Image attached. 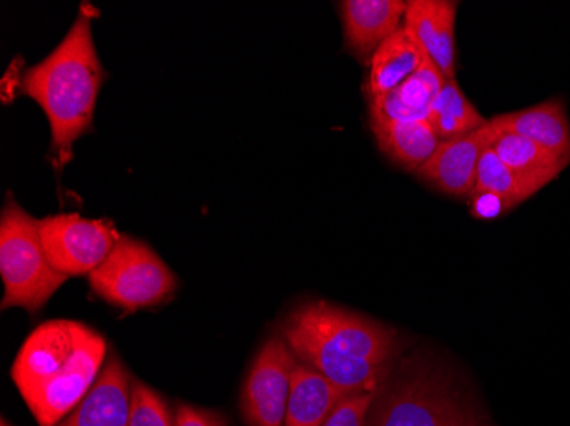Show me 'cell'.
Segmentation results:
<instances>
[{
	"instance_id": "6da1fadb",
	"label": "cell",
	"mask_w": 570,
	"mask_h": 426,
	"mask_svg": "<svg viewBox=\"0 0 570 426\" xmlns=\"http://www.w3.org/2000/svg\"><path fill=\"white\" fill-rule=\"evenodd\" d=\"M282 339L297 361L347 394L376 393L403 350L395 329L325 300L294 309L282 326Z\"/></svg>"
},
{
	"instance_id": "7a4b0ae2",
	"label": "cell",
	"mask_w": 570,
	"mask_h": 426,
	"mask_svg": "<svg viewBox=\"0 0 570 426\" xmlns=\"http://www.w3.org/2000/svg\"><path fill=\"white\" fill-rule=\"evenodd\" d=\"M107 339L69 319L43 323L22 343L11 367L40 426H57L85 399L107 364Z\"/></svg>"
},
{
	"instance_id": "3957f363",
	"label": "cell",
	"mask_w": 570,
	"mask_h": 426,
	"mask_svg": "<svg viewBox=\"0 0 570 426\" xmlns=\"http://www.w3.org/2000/svg\"><path fill=\"white\" fill-rule=\"evenodd\" d=\"M95 8L85 4L62 43L30 69L22 70L16 91L43 108L51 131L53 165L62 169L72 159V146L95 120L96 101L105 81L92 40Z\"/></svg>"
},
{
	"instance_id": "277c9868",
	"label": "cell",
	"mask_w": 570,
	"mask_h": 426,
	"mask_svg": "<svg viewBox=\"0 0 570 426\" xmlns=\"http://www.w3.org/2000/svg\"><path fill=\"white\" fill-rule=\"evenodd\" d=\"M487 413L453 371L413 355L376 390L366 426H480Z\"/></svg>"
},
{
	"instance_id": "5b68a950",
	"label": "cell",
	"mask_w": 570,
	"mask_h": 426,
	"mask_svg": "<svg viewBox=\"0 0 570 426\" xmlns=\"http://www.w3.org/2000/svg\"><path fill=\"white\" fill-rule=\"evenodd\" d=\"M0 275L4 281L2 309L21 307L38 313L69 280L50 265L41 245L38 220L9 195L0 216Z\"/></svg>"
},
{
	"instance_id": "8992f818",
	"label": "cell",
	"mask_w": 570,
	"mask_h": 426,
	"mask_svg": "<svg viewBox=\"0 0 570 426\" xmlns=\"http://www.w3.org/2000/svg\"><path fill=\"white\" fill-rule=\"evenodd\" d=\"M89 285L111 306L136 313L166 303L178 281L149 246L121 234L110 256L89 275Z\"/></svg>"
},
{
	"instance_id": "52a82bcc",
	"label": "cell",
	"mask_w": 570,
	"mask_h": 426,
	"mask_svg": "<svg viewBox=\"0 0 570 426\" xmlns=\"http://www.w3.org/2000/svg\"><path fill=\"white\" fill-rule=\"evenodd\" d=\"M41 245L50 265L66 277L91 275L110 256L121 234L108 220L59 214L38 220Z\"/></svg>"
},
{
	"instance_id": "ba28073f",
	"label": "cell",
	"mask_w": 570,
	"mask_h": 426,
	"mask_svg": "<svg viewBox=\"0 0 570 426\" xmlns=\"http://www.w3.org/2000/svg\"><path fill=\"white\" fill-rule=\"evenodd\" d=\"M296 355L281 336H272L256 354L242 393L248 426H284Z\"/></svg>"
},
{
	"instance_id": "9c48e42d",
	"label": "cell",
	"mask_w": 570,
	"mask_h": 426,
	"mask_svg": "<svg viewBox=\"0 0 570 426\" xmlns=\"http://www.w3.org/2000/svg\"><path fill=\"white\" fill-rule=\"evenodd\" d=\"M494 128L479 130L439 142L428 162L417 169L419 178L451 197H470L475 190L476 172L485 149L492 146Z\"/></svg>"
},
{
	"instance_id": "30bf717a",
	"label": "cell",
	"mask_w": 570,
	"mask_h": 426,
	"mask_svg": "<svg viewBox=\"0 0 570 426\" xmlns=\"http://www.w3.org/2000/svg\"><path fill=\"white\" fill-rule=\"evenodd\" d=\"M132 377L111 354L96 383L57 426H130Z\"/></svg>"
},
{
	"instance_id": "8fae6325",
	"label": "cell",
	"mask_w": 570,
	"mask_h": 426,
	"mask_svg": "<svg viewBox=\"0 0 570 426\" xmlns=\"http://www.w3.org/2000/svg\"><path fill=\"white\" fill-rule=\"evenodd\" d=\"M409 2L403 0H344L341 4L345 43L352 53L371 62L383 41L402 28Z\"/></svg>"
},
{
	"instance_id": "7c38bea8",
	"label": "cell",
	"mask_w": 570,
	"mask_h": 426,
	"mask_svg": "<svg viewBox=\"0 0 570 426\" xmlns=\"http://www.w3.org/2000/svg\"><path fill=\"white\" fill-rule=\"evenodd\" d=\"M458 2L450 0H412L406 9L405 22L410 33L417 38L429 60L448 81L456 73L454 56V22Z\"/></svg>"
},
{
	"instance_id": "4fadbf2b",
	"label": "cell",
	"mask_w": 570,
	"mask_h": 426,
	"mask_svg": "<svg viewBox=\"0 0 570 426\" xmlns=\"http://www.w3.org/2000/svg\"><path fill=\"white\" fill-rule=\"evenodd\" d=\"M428 59V53L417 38L403 24L392 37L383 41L371 57L370 77L364 89L370 102L399 88L417 72Z\"/></svg>"
},
{
	"instance_id": "5bb4252c",
	"label": "cell",
	"mask_w": 570,
	"mask_h": 426,
	"mask_svg": "<svg viewBox=\"0 0 570 426\" xmlns=\"http://www.w3.org/2000/svg\"><path fill=\"white\" fill-rule=\"evenodd\" d=\"M446 81L443 72L431 60H425L424 66L403 85L370 102L371 120H428L432 102Z\"/></svg>"
},
{
	"instance_id": "9a60e30c",
	"label": "cell",
	"mask_w": 570,
	"mask_h": 426,
	"mask_svg": "<svg viewBox=\"0 0 570 426\" xmlns=\"http://www.w3.org/2000/svg\"><path fill=\"white\" fill-rule=\"evenodd\" d=\"M492 123L502 130L533 140L538 146L570 162V120L566 105L560 99L540 102L527 110L499 115Z\"/></svg>"
},
{
	"instance_id": "2e32d148",
	"label": "cell",
	"mask_w": 570,
	"mask_h": 426,
	"mask_svg": "<svg viewBox=\"0 0 570 426\" xmlns=\"http://www.w3.org/2000/svg\"><path fill=\"white\" fill-rule=\"evenodd\" d=\"M347 396L320 371L297 361L284 426H323L333 409Z\"/></svg>"
},
{
	"instance_id": "e0dca14e",
	"label": "cell",
	"mask_w": 570,
	"mask_h": 426,
	"mask_svg": "<svg viewBox=\"0 0 570 426\" xmlns=\"http://www.w3.org/2000/svg\"><path fill=\"white\" fill-rule=\"evenodd\" d=\"M377 146L403 169L417 172L438 149L439 139L428 120H371Z\"/></svg>"
},
{
	"instance_id": "ac0fdd59",
	"label": "cell",
	"mask_w": 570,
	"mask_h": 426,
	"mask_svg": "<svg viewBox=\"0 0 570 426\" xmlns=\"http://www.w3.org/2000/svg\"><path fill=\"white\" fill-rule=\"evenodd\" d=\"M490 127L494 128V140L490 147L498 153L499 159L512 171L530 179L540 188H546L570 165L527 137L518 136L514 131L502 130L492 121Z\"/></svg>"
},
{
	"instance_id": "d6986e66",
	"label": "cell",
	"mask_w": 570,
	"mask_h": 426,
	"mask_svg": "<svg viewBox=\"0 0 570 426\" xmlns=\"http://www.w3.org/2000/svg\"><path fill=\"white\" fill-rule=\"evenodd\" d=\"M428 121L435 131L439 142L466 136L489 123L454 79L446 81L432 102Z\"/></svg>"
},
{
	"instance_id": "ffe728a7",
	"label": "cell",
	"mask_w": 570,
	"mask_h": 426,
	"mask_svg": "<svg viewBox=\"0 0 570 426\" xmlns=\"http://www.w3.org/2000/svg\"><path fill=\"white\" fill-rule=\"evenodd\" d=\"M475 190L492 191V194L508 200L511 208H514L523 204L528 198L533 197L541 188L534 185L533 181H530V179L512 171L509 166H505L499 159L498 153L492 150V147H489L482 153V159H480Z\"/></svg>"
},
{
	"instance_id": "44dd1931",
	"label": "cell",
	"mask_w": 570,
	"mask_h": 426,
	"mask_svg": "<svg viewBox=\"0 0 570 426\" xmlns=\"http://www.w3.org/2000/svg\"><path fill=\"white\" fill-rule=\"evenodd\" d=\"M130 426H176L168 403L153 387L132 379Z\"/></svg>"
},
{
	"instance_id": "7402d4cb",
	"label": "cell",
	"mask_w": 570,
	"mask_h": 426,
	"mask_svg": "<svg viewBox=\"0 0 570 426\" xmlns=\"http://www.w3.org/2000/svg\"><path fill=\"white\" fill-rule=\"evenodd\" d=\"M376 393L348 394L341 405L333 409L323 426H366L367 413Z\"/></svg>"
},
{
	"instance_id": "603a6c76",
	"label": "cell",
	"mask_w": 570,
	"mask_h": 426,
	"mask_svg": "<svg viewBox=\"0 0 570 426\" xmlns=\"http://www.w3.org/2000/svg\"><path fill=\"white\" fill-rule=\"evenodd\" d=\"M470 214L479 220H494L512 210L508 200L492 191L473 190L469 197Z\"/></svg>"
},
{
	"instance_id": "cb8c5ba5",
	"label": "cell",
	"mask_w": 570,
	"mask_h": 426,
	"mask_svg": "<svg viewBox=\"0 0 570 426\" xmlns=\"http://www.w3.org/2000/svg\"><path fill=\"white\" fill-rule=\"evenodd\" d=\"M176 426H229L226 416L210 409L178 403L175 412Z\"/></svg>"
},
{
	"instance_id": "d4e9b609",
	"label": "cell",
	"mask_w": 570,
	"mask_h": 426,
	"mask_svg": "<svg viewBox=\"0 0 570 426\" xmlns=\"http://www.w3.org/2000/svg\"><path fill=\"white\" fill-rule=\"evenodd\" d=\"M0 426H9L8 423H6V419H2V425Z\"/></svg>"
},
{
	"instance_id": "484cf974",
	"label": "cell",
	"mask_w": 570,
	"mask_h": 426,
	"mask_svg": "<svg viewBox=\"0 0 570 426\" xmlns=\"http://www.w3.org/2000/svg\"><path fill=\"white\" fill-rule=\"evenodd\" d=\"M480 426H492V425H489V423H483V425H480Z\"/></svg>"
}]
</instances>
